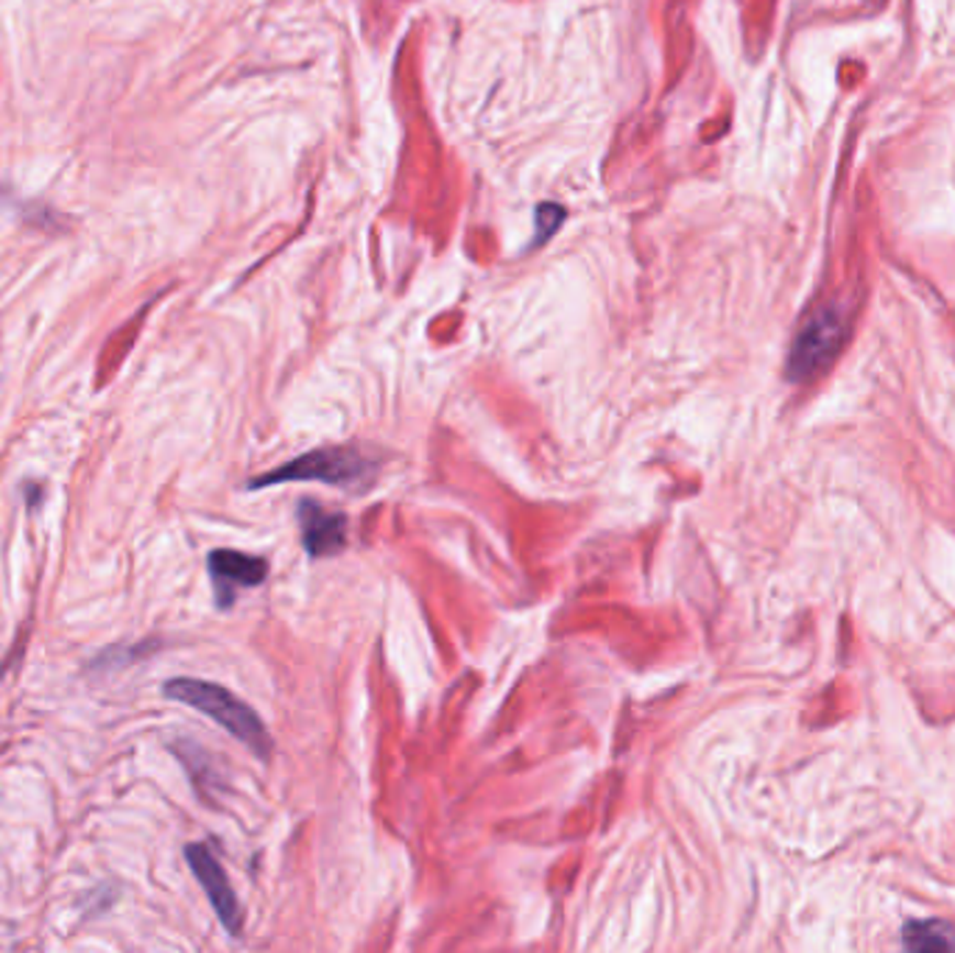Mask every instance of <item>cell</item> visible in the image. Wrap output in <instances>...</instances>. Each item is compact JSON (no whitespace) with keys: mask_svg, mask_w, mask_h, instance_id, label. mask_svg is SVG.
Segmentation results:
<instances>
[{"mask_svg":"<svg viewBox=\"0 0 955 953\" xmlns=\"http://www.w3.org/2000/svg\"><path fill=\"white\" fill-rule=\"evenodd\" d=\"M163 694L168 699H177V702L190 705V708H196L199 713L219 721L226 733L235 735L244 746H249L257 758L266 761L268 755H271V750H275V741H271V735H268L260 716H257L244 699H237L235 694L226 691L224 685L204 683V679L177 677V679H168V683L163 685Z\"/></svg>","mask_w":955,"mask_h":953,"instance_id":"cell-1","label":"cell"},{"mask_svg":"<svg viewBox=\"0 0 955 953\" xmlns=\"http://www.w3.org/2000/svg\"><path fill=\"white\" fill-rule=\"evenodd\" d=\"M375 476V465L355 447H322L304 456L291 458L277 470L257 476L249 481V489L275 487V484L291 481H322L330 487H366Z\"/></svg>","mask_w":955,"mask_h":953,"instance_id":"cell-2","label":"cell"},{"mask_svg":"<svg viewBox=\"0 0 955 953\" xmlns=\"http://www.w3.org/2000/svg\"><path fill=\"white\" fill-rule=\"evenodd\" d=\"M846 336V319L839 308L824 306L810 313L799 328L788 353V380H808L824 369L841 350Z\"/></svg>","mask_w":955,"mask_h":953,"instance_id":"cell-3","label":"cell"},{"mask_svg":"<svg viewBox=\"0 0 955 953\" xmlns=\"http://www.w3.org/2000/svg\"><path fill=\"white\" fill-rule=\"evenodd\" d=\"M185 858H188L190 869H193V875L199 878V884L204 886V895H208L210 904H213L215 915H219V920L224 923V929L230 931L232 937H241V931H244V911H241V904H237L235 893H232L230 878H226L219 858H215L213 853H210V847H204V844H188V847H185Z\"/></svg>","mask_w":955,"mask_h":953,"instance_id":"cell-4","label":"cell"},{"mask_svg":"<svg viewBox=\"0 0 955 953\" xmlns=\"http://www.w3.org/2000/svg\"><path fill=\"white\" fill-rule=\"evenodd\" d=\"M208 570H210V579H213L215 605H219L221 610H226V607L235 605L241 590H246V587H257L266 581L268 563L263 559V556H249L232 548H215L213 554L208 556Z\"/></svg>","mask_w":955,"mask_h":953,"instance_id":"cell-5","label":"cell"},{"mask_svg":"<svg viewBox=\"0 0 955 953\" xmlns=\"http://www.w3.org/2000/svg\"><path fill=\"white\" fill-rule=\"evenodd\" d=\"M302 525V545L311 556H333L347 545V514L330 512L313 498H304L297 509Z\"/></svg>","mask_w":955,"mask_h":953,"instance_id":"cell-6","label":"cell"},{"mask_svg":"<svg viewBox=\"0 0 955 953\" xmlns=\"http://www.w3.org/2000/svg\"><path fill=\"white\" fill-rule=\"evenodd\" d=\"M906 945L917 951H933V948H955V929L931 920V923H911L906 929Z\"/></svg>","mask_w":955,"mask_h":953,"instance_id":"cell-7","label":"cell"},{"mask_svg":"<svg viewBox=\"0 0 955 953\" xmlns=\"http://www.w3.org/2000/svg\"><path fill=\"white\" fill-rule=\"evenodd\" d=\"M562 221H565V210L556 208V204H542V208L536 210V233H540L536 235V241L551 239Z\"/></svg>","mask_w":955,"mask_h":953,"instance_id":"cell-8","label":"cell"}]
</instances>
